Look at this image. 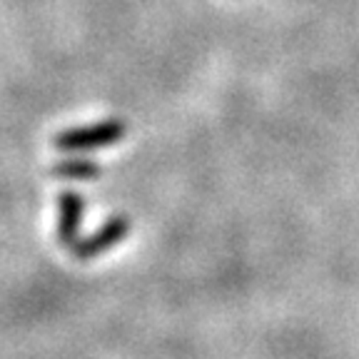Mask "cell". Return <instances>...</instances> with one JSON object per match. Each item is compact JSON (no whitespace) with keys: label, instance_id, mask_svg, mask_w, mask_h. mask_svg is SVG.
I'll return each instance as SVG.
<instances>
[{"label":"cell","instance_id":"cell-1","mask_svg":"<svg viewBox=\"0 0 359 359\" xmlns=\"http://www.w3.org/2000/svg\"><path fill=\"white\" fill-rule=\"evenodd\" d=\"M128 133V125L123 120H105V123L88 125V128H70L65 133H57L53 145L57 150L80 152V150H97V147H110L120 142Z\"/></svg>","mask_w":359,"mask_h":359},{"label":"cell","instance_id":"cell-2","mask_svg":"<svg viewBox=\"0 0 359 359\" xmlns=\"http://www.w3.org/2000/svg\"><path fill=\"white\" fill-rule=\"evenodd\" d=\"M128 232H130V219L125 217V215H115V217H110L102 224L100 230L93 232L88 240L80 237V240L70 247V252L78 259H93V257H97V255L107 252V250L115 247L118 242H123Z\"/></svg>","mask_w":359,"mask_h":359},{"label":"cell","instance_id":"cell-3","mask_svg":"<svg viewBox=\"0 0 359 359\" xmlns=\"http://www.w3.org/2000/svg\"><path fill=\"white\" fill-rule=\"evenodd\" d=\"M85 215V200L73 190H62L57 197V240L70 250L80 240V224Z\"/></svg>","mask_w":359,"mask_h":359},{"label":"cell","instance_id":"cell-4","mask_svg":"<svg viewBox=\"0 0 359 359\" xmlns=\"http://www.w3.org/2000/svg\"><path fill=\"white\" fill-rule=\"evenodd\" d=\"M100 172H102L100 165H95L93 160H78V157L65 160V163H57L53 168V175L65 180H95Z\"/></svg>","mask_w":359,"mask_h":359}]
</instances>
